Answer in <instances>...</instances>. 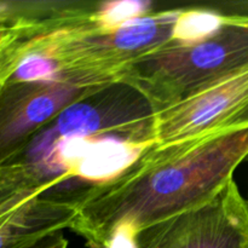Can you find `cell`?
Masks as SVG:
<instances>
[{
	"mask_svg": "<svg viewBox=\"0 0 248 248\" xmlns=\"http://www.w3.org/2000/svg\"><path fill=\"white\" fill-rule=\"evenodd\" d=\"M248 157V126L170 144H153L114 176L74 195L70 229L89 248H103L113 232L140 230L215 198Z\"/></svg>",
	"mask_w": 248,
	"mask_h": 248,
	"instance_id": "obj_1",
	"label": "cell"
},
{
	"mask_svg": "<svg viewBox=\"0 0 248 248\" xmlns=\"http://www.w3.org/2000/svg\"><path fill=\"white\" fill-rule=\"evenodd\" d=\"M101 6L102 2H70L50 31L0 46V87L34 81L91 89L121 85L135 61L171 40L182 12H152L110 29Z\"/></svg>",
	"mask_w": 248,
	"mask_h": 248,
	"instance_id": "obj_2",
	"label": "cell"
},
{
	"mask_svg": "<svg viewBox=\"0 0 248 248\" xmlns=\"http://www.w3.org/2000/svg\"><path fill=\"white\" fill-rule=\"evenodd\" d=\"M248 67V12L228 14L210 36L170 40L130 65L121 85L142 96L153 114Z\"/></svg>",
	"mask_w": 248,
	"mask_h": 248,
	"instance_id": "obj_3",
	"label": "cell"
},
{
	"mask_svg": "<svg viewBox=\"0 0 248 248\" xmlns=\"http://www.w3.org/2000/svg\"><path fill=\"white\" fill-rule=\"evenodd\" d=\"M137 248H248V201L230 179L203 205L140 230Z\"/></svg>",
	"mask_w": 248,
	"mask_h": 248,
	"instance_id": "obj_4",
	"label": "cell"
},
{
	"mask_svg": "<svg viewBox=\"0 0 248 248\" xmlns=\"http://www.w3.org/2000/svg\"><path fill=\"white\" fill-rule=\"evenodd\" d=\"M248 126V67L152 115V140L170 144Z\"/></svg>",
	"mask_w": 248,
	"mask_h": 248,
	"instance_id": "obj_5",
	"label": "cell"
},
{
	"mask_svg": "<svg viewBox=\"0 0 248 248\" xmlns=\"http://www.w3.org/2000/svg\"><path fill=\"white\" fill-rule=\"evenodd\" d=\"M103 90L61 81L18 82L0 87L1 164L16 157L39 127L68 107Z\"/></svg>",
	"mask_w": 248,
	"mask_h": 248,
	"instance_id": "obj_6",
	"label": "cell"
},
{
	"mask_svg": "<svg viewBox=\"0 0 248 248\" xmlns=\"http://www.w3.org/2000/svg\"><path fill=\"white\" fill-rule=\"evenodd\" d=\"M33 189L0 193V248H33L78 217L74 198H43Z\"/></svg>",
	"mask_w": 248,
	"mask_h": 248,
	"instance_id": "obj_7",
	"label": "cell"
},
{
	"mask_svg": "<svg viewBox=\"0 0 248 248\" xmlns=\"http://www.w3.org/2000/svg\"><path fill=\"white\" fill-rule=\"evenodd\" d=\"M227 16L211 10H182L171 40L193 43L210 36L224 24Z\"/></svg>",
	"mask_w": 248,
	"mask_h": 248,
	"instance_id": "obj_8",
	"label": "cell"
},
{
	"mask_svg": "<svg viewBox=\"0 0 248 248\" xmlns=\"http://www.w3.org/2000/svg\"><path fill=\"white\" fill-rule=\"evenodd\" d=\"M33 248H68V240L62 234H56Z\"/></svg>",
	"mask_w": 248,
	"mask_h": 248,
	"instance_id": "obj_9",
	"label": "cell"
}]
</instances>
